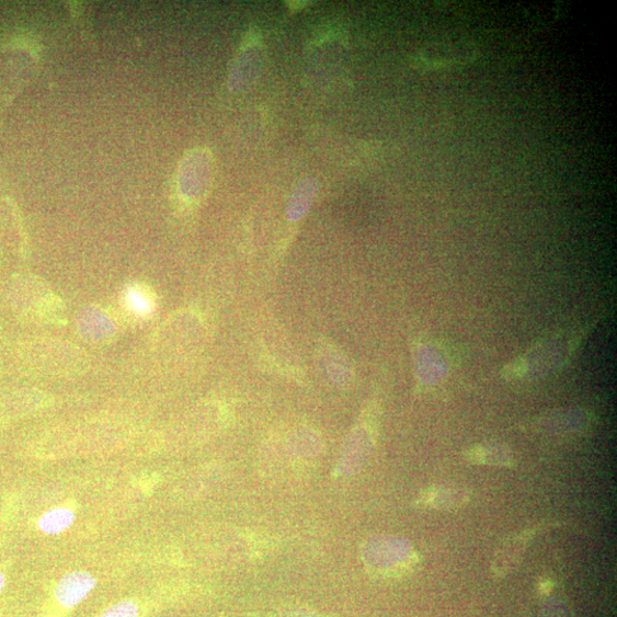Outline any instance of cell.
Segmentation results:
<instances>
[{"label":"cell","mask_w":617,"mask_h":617,"mask_svg":"<svg viewBox=\"0 0 617 617\" xmlns=\"http://www.w3.org/2000/svg\"><path fill=\"white\" fill-rule=\"evenodd\" d=\"M95 586L96 579L87 571L67 573L50 586L38 617H69Z\"/></svg>","instance_id":"obj_1"},{"label":"cell","mask_w":617,"mask_h":617,"mask_svg":"<svg viewBox=\"0 0 617 617\" xmlns=\"http://www.w3.org/2000/svg\"><path fill=\"white\" fill-rule=\"evenodd\" d=\"M165 601L153 597H128L102 609L95 617H149L160 608Z\"/></svg>","instance_id":"obj_2"},{"label":"cell","mask_w":617,"mask_h":617,"mask_svg":"<svg viewBox=\"0 0 617 617\" xmlns=\"http://www.w3.org/2000/svg\"><path fill=\"white\" fill-rule=\"evenodd\" d=\"M75 522L73 510L58 506L48 510L37 522L38 529L47 535H57L67 530Z\"/></svg>","instance_id":"obj_3"},{"label":"cell","mask_w":617,"mask_h":617,"mask_svg":"<svg viewBox=\"0 0 617 617\" xmlns=\"http://www.w3.org/2000/svg\"><path fill=\"white\" fill-rule=\"evenodd\" d=\"M8 578H9L8 567L5 565L0 567V595H2L4 592V589L8 583Z\"/></svg>","instance_id":"obj_4"},{"label":"cell","mask_w":617,"mask_h":617,"mask_svg":"<svg viewBox=\"0 0 617 617\" xmlns=\"http://www.w3.org/2000/svg\"><path fill=\"white\" fill-rule=\"evenodd\" d=\"M0 548H2V542H0Z\"/></svg>","instance_id":"obj_5"}]
</instances>
